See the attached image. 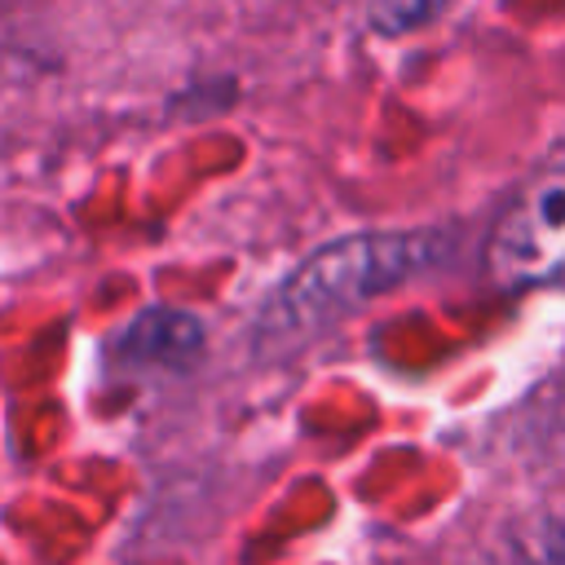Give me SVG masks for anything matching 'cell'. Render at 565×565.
Returning a JSON list of instances; mask_svg holds the SVG:
<instances>
[{"label":"cell","mask_w":565,"mask_h":565,"mask_svg":"<svg viewBox=\"0 0 565 565\" xmlns=\"http://www.w3.org/2000/svg\"><path fill=\"white\" fill-rule=\"evenodd\" d=\"M481 260L486 278L503 291L565 282V137L494 216Z\"/></svg>","instance_id":"7a4b0ae2"},{"label":"cell","mask_w":565,"mask_h":565,"mask_svg":"<svg viewBox=\"0 0 565 565\" xmlns=\"http://www.w3.org/2000/svg\"><path fill=\"white\" fill-rule=\"evenodd\" d=\"M450 238L441 230H358L309 252L260 305L256 340L265 353H287L366 300L406 287L441 265Z\"/></svg>","instance_id":"6da1fadb"},{"label":"cell","mask_w":565,"mask_h":565,"mask_svg":"<svg viewBox=\"0 0 565 565\" xmlns=\"http://www.w3.org/2000/svg\"><path fill=\"white\" fill-rule=\"evenodd\" d=\"M446 9V0H371V26L380 35H406L424 22H433Z\"/></svg>","instance_id":"277c9868"},{"label":"cell","mask_w":565,"mask_h":565,"mask_svg":"<svg viewBox=\"0 0 565 565\" xmlns=\"http://www.w3.org/2000/svg\"><path fill=\"white\" fill-rule=\"evenodd\" d=\"M486 565H534V561H486Z\"/></svg>","instance_id":"5b68a950"},{"label":"cell","mask_w":565,"mask_h":565,"mask_svg":"<svg viewBox=\"0 0 565 565\" xmlns=\"http://www.w3.org/2000/svg\"><path fill=\"white\" fill-rule=\"evenodd\" d=\"M207 349V331L194 313L154 305L141 309L115 340V353L128 366H159V371H190Z\"/></svg>","instance_id":"3957f363"}]
</instances>
